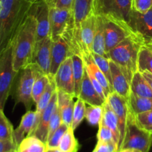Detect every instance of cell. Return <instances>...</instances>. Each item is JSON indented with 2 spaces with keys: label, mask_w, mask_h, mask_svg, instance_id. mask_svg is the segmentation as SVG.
<instances>
[{
  "label": "cell",
  "mask_w": 152,
  "mask_h": 152,
  "mask_svg": "<svg viewBox=\"0 0 152 152\" xmlns=\"http://www.w3.org/2000/svg\"><path fill=\"white\" fill-rule=\"evenodd\" d=\"M109 62L111 73L112 91L122 97L128 99L131 94V83L117 65L110 59Z\"/></svg>",
  "instance_id": "cell-17"
},
{
  "label": "cell",
  "mask_w": 152,
  "mask_h": 152,
  "mask_svg": "<svg viewBox=\"0 0 152 152\" xmlns=\"http://www.w3.org/2000/svg\"><path fill=\"white\" fill-rule=\"evenodd\" d=\"M71 56L69 48L63 37H61L55 41H52L51 53L50 76L52 77L56 74L60 65L66 59Z\"/></svg>",
  "instance_id": "cell-16"
},
{
  "label": "cell",
  "mask_w": 152,
  "mask_h": 152,
  "mask_svg": "<svg viewBox=\"0 0 152 152\" xmlns=\"http://www.w3.org/2000/svg\"><path fill=\"white\" fill-rule=\"evenodd\" d=\"M127 101L130 112L133 115L152 110V98L137 96L131 93Z\"/></svg>",
  "instance_id": "cell-28"
},
{
  "label": "cell",
  "mask_w": 152,
  "mask_h": 152,
  "mask_svg": "<svg viewBox=\"0 0 152 152\" xmlns=\"http://www.w3.org/2000/svg\"><path fill=\"white\" fill-rule=\"evenodd\" d=\"M95 1H94V3H95Z\"/></svg>",
  "instance_id": "cell-52"
},
{
  "label": "cell",
  "mask_w": 152,
  "mask_h": 152,
  "mask_svg": "<svg viewBox=\"0 0 152 152\" xmlns=\"http://www.w3.org/2000/svg\"><path fill=\"white\" fill-rule=\"evenodd\" d=\"M128 99L122 97L116 92H111L107 96L106 101L108 102L110 106L114 111L119 121V129L120 133V140H119V150L123 142L124 137L126 132L127 123H128V115H129V108L128 105Z\"/></svg>",
  "instance_id": "cell-11"
},
{
  "label": "cell",
  "mask_w": 152,
  "mask_h": 152,
  "mask_svg": "<svg viewBox=\"0 0 152 152\" xmlns=\"http://www.w3.org/2000/svg\"><path fill=\"white\" fill-rule=\"evenodd\" d=\"M28 1H30V2H31V3H34V2H35V1H38V0H28Z\"/></svg>",
  "instance_id": "cell-49"
},
{
  "label": "cell",
  "mask_w": 152,
  "mask_h": 152,
  "mask_svg": "<svg viewBox=\"0 0 152 152\" xmlns=\"http://www.w3.org/2000/svg\"><path fill=\"white\" fill-rule=\"evenodd\" d=\"M92 152H97V151H95V149H94V150H93V151H92Z\"/></svg>",
  "instance_id": "cell-51"
},
{
  "label": "cell",
  "mask_w": 152,
  "mask_h": 152,
  "mask_svg": "<svg viewBox=\"0 0 152 152\" xmlns=\"http://www.w3.org/2000/svg\"><path fill=\"white\" fill-rule=\"evenodd\" d=\"M97 152H117L119 151L117 144L114 142H97L95 148H94Z\"/></svg>",
  "instance_id": "cell-43"
},
{
  "label": "cell",
  "mask_w": 152,
  "mask_h": 152,
  "mask_svg": "<svg viewBox=\"0 0 152 152\" xmlns=\"http://www.w3.org/2000/svg\"><path fill=\"white\" fill-rule=\"evenodd\" d=\"M53 79L57 89L63 91L74 96V81L71 56L66 59L60 65Z\"/></svg>",
  "instance_id": "cell-14"
},
{
  "label": "cell",
  "mask_w": 152,
  "mask_h": 152,
  "mask_svg": "<svg viewBox=\"0 0 152 152\" xmlns=\"http://www.w3.org/2000/svg\"><path fill=\"white\" fill-rule=\"evenodd\" d=\"M58 94V106L61 114L62 122L65 123L68 127L72 126V122L74 96L63 91L57 89Z\"/></svg>",
  "instance_id": "cell-23"
},
{
  "label": "cell",
  "mask_w": 152,
  "mask_h": 152,
  "mask_svg": "<svg viewBox=\"0 0 152 152\" xmlns=\"http://www.w3.org/2000/svg\"><path fill=\"white\" fill-rule=\"evenodd\" d=\"M16 147L13 141L0 140V152H7L10 150L16 149Z\"/></svg>",
  "instance_id": "cell-45"
},
{
  "label": "cell",
  "mask_w": 152,
  "mask_h": 152,
  "mask_svg": "<svg viewBox=\"0 0 152 152\" xmlns=\"http://www.w3.org/2000/svg\"><path fill=\"white\" fill-rule=\"evenodd\" d=\"M128 24L144 41L152 39V7L144 13L132 10Z\"/></svg>",
  "instance_id": "cell-13"
},
{
  "label": "cell",
  "mask_w": 152,
  "mask_h": 152,
  "mask_svg": "<svg viewBox=\"0 0 152 152\" xmlns=\"http://www.w3.org/2000/svg\"><path fill=\"white\" fill-rule=\"evenodd\" d=\"M134 119L140 129L152 134V110L134 115Z\"/></svg>",
  "instance_id": "cell-37"
},
{
  "label": "cell",
  "mask_w": 152,
  "mask_h": 152,
  "mask_svg": "<svg viewBox=\"0 0 152 152\" xmlns=\"http://www.w3.org/2000/svg\"><path fill=\"white\" fill-rule=\"evenodd\" d=\"M46 152H61L58 148H47Z\"/></svg>",
  "instance_id": "cell-48"
},
{
  "label": "cell",
  "mask_w": 152,
  "mask_h": 152,
  "mask_svg": "<svg viewBox=\"0 0 152 152\" xmlns=\"http://www.w3.org/2000/svg\"><path fill=\"white\" fill-rule=\"evenodd\" d=\"M142 74L143 77H145L146 81H147L148 83L149 84V86H150L151 87V89L152 91V74H151V73L149 72H147V71L142 72Z\"/></svg>",
  "instance_id": "cell-46"
},
{
  "label": "cell",
  "mask_w": 152,
  "mask_h": 152,
  "mask_svg": "<svg viewBox=\"0 0 152 152\" xmlns=\"http://www.w3.org/2000/svg\"><path fill=\"white\" fill-rule=\"evenodd\" d=\"M77 98H80L85 103L90 105L103 106L106 101L101 97V96L94 88L86 70H85L84 74H83L81 87H80V93H79Z\"/></svg>",
  "instance_id": "cell-22"
},
{
  "label": "cell",
  "mask_w": 152,
  "mask_h": 152,
  "mask_svg": "<svg viewBox=\"0 0 152 152\" xmlns=\"http://www.w3.org/2000/svg\"><path fill=\"white\" fill-rule=\"evenodd\" d=\"M137 71L140 73L147 71L152 74V50L144 45L139 52Z\"/></svg>",
  "instance_id": "cell-32"
},
{
  "label": "cell",
  "mask_w": 152,
  "mask_h": 152,
  "mask_svg": "<svg viewBox=\"0 0 152 152\" xmlns=\"http://www.w3.org/2000/svg\"><path fill=\"white\" fill-rule=\"evenodd\" d=\"M57 88L55 86V81H54L53 77H51L50 81H49V84L46 86V90L44 91V92L43 93V94L41 95V96L40 97L39 100L37 101L36 105V114H37V119H36V123H35V126H34V129L33 131V132H34L35 129L37 128V124L39 123V120H40V115L42 114L43 111H44L45 108L47 107V105H49V102H50L51 99H52V96H53L54 93L56 91ZM33 134V133H32ZM31 134V135H32ZM31 136V135H30Z\"/></svg>",
  "instance_id": "cell-26"
},
{
  "label": "cell",
  "mask_w": 152,
  "mask_h": 152,
  "mask_svg": "<svg viewBox=\"0 0 152 152\" xmlns=\"http://www.w3.org/2000/svg\"><path fill=\"white\" fill-rule=\"evenodd\" d=\"M144 39L135 34L124 39L107 53V57L119 67L130 83L137 71V61Z\"/></svg>",
  "instance_id": "cell-2"
},
{
  "label": "cell",
  "mask_w": 152,
  "mask_h": 152,
  "mask_svg": "<svg viewBox=\"0 0 152 152\" xmlns=\"http://www.w3.org/2000/svg\"><path fill=\"white\" fill-rule=\"evenodd\" d=\"M31 4L28 0H0V55L13 42Z\"/></svg>",
  "instance_id": "cell-1"
},
{
  "label": "cell",
  "mask_w": 152,
  "mask_h": 152,
  "mask_svg": "<svg viewBox=\"0 0 152 152\" xmlns=\"http://www.w3.org/2000/svg\"><path fill=\"white\" fill-rule=\"evenodd\" d=\"M16 72L13 65V45L0 55V108L4 110Z\"/></svg>",
  "instance_id": "cell-6"
},
{
  "label": "cell",
  "mask_w": 152,
  "mask_h": 152,
  "mask_svg": "<svg viewBox=\"0 0 152 152\" xmlns=\"http://www.w3.org/2000/svg\"><path fill=\"white\" fill-rule=\"evenodd\" d=\"M21 74L16 90L15 103H22L26 111H30L34 103L32 99V88L36 78L40 74H43L35 64L29 63L21 69Z\"/></svg>",
  "instance_id": "cell-5"
},
{
  "label": "cell",
  "mask_w": 152,
  "mask_h": 152,
  "mask_svg": "<svg viewBox=\"0 0 152 152\" xmlns=\"http://www.w3.org/2000/svg\"><path fill=\"white\" fill-rule=\"evenodd\" d=\"M13 126L0 108V140L13 141Z\"/></svg>",
  "instance_id": "cell-34"
},
{
  "label": "cell",
  "mask_w": 152,
  "mask_h": 152,
  "mask_svg": "<svg viewBox=\"0 0 152 152\" xmlns=\"http://www.w3.org/2000/svg\"><path fill=\"white\" fill-rule=\"evenodd\" d=\"M36 27L35 19L29 13L12 42L13 65L16 72L31 63L36 42Z\"/></svg>",
  "instance_id": "cell-3"
},
{
  "label": "cell",
  "mask_w": 152,
  "mask_h": 152,
  "mask_svg": "<svg viewBox=\"0 0 152 152\" xmlns=\"http://www.w3.org/2000/svg\"><path fill=\"white\" fill-rule=\"evenodd\" d=\"M68 126L65 123H62L58 129L53 133V134L47 140L46 144L47 148H58L60 142L63 136L64 133L68 129Z\"/></svg>",
  "instance_id": "cell-39"
},
{
  "label": "cell",
  "mask_w": 152,
  "mask_h": 152,
  "mask_svg": "<svg viewBox=\"0 0 152 152\" xmlns=\"http://www.w3.org/2000/svg\"><path fill=\"white\" fill-rule=\"evenodd\" d=\"M62 118H61V114L60 112V110L58 108V106L55 108V111H54L53 114H52V117H51L50 122H49V131H48V137L47 140L53 134L54 132L58 129L62 123Z\"/></svg>",
  "instance_id": "cell-41"
},
{
  "label": "cell",
  "mask_w": 152,
  "mask_h": 152,
  "mask_svg": "<svg viewBox=\"0 0 152 152\" xmlns=\"http://www.w3.org/2000/svg\"><path fill=\"white\" fill-rule=\"evenodd\" d=\"M46 144L35 136L24 138L16 147V152H46Z\"/></svg>",
  "instance_id": "cell-30"
},
{
  "label": "cell",
  "mask_w": 152,
  "mask_h": 152,
  "mask_svg": "<svg viewBox=\"0 0 152 152\" xmlns=\"http://www.w3.org/2000/svg\"><path fill=\"white\" fill-rule=\"evenodd\" d=\"M7 152H16V149H13V150H10V151H7Z\"/></svg>",
  "instance_id": "cell-50"
},
{
  "label": "cell",
  "mask_w": 152,
  "mask_h": 152,
  "mask_svg": "<svg viewBox=\"0 0 152 152\" xmlns=\"http://www.w3.org/2000/svg\"><path fill=\"white\" fill-rule=\"evenodd\" d=\"M51 77L52 76L40 74L36 78L32 88V99L34 104L37 103L41 95L46 90V86L50 81Z\"/></svg>",
  "instance_id": "cell-33"
},
{
  "label": "cell",
  "mask_w": 152,
  "mask_h": 152,
  "mask_svg": "<svg viewBox=\"0 0 152 152\" xmlns=\"http://www.w3.org/2000/svg\"><path fill=\"white\" fill-rule=\"evenodd\" d=\"M57 105H58V94H57L56 90V91L54 93L49 105H47V107L45 108V110L40 115L37 128L31 136L37 137L40 140L46 143L48 137L49 122H50L51 117H52Z\"/></svg>",
  "instance_id": "cell-15"
},
{
  "label": "cell",
  "mask_w": 152,
  "mask_h": 152,
  "mask_svg": "<svg viewBox=\"0 0 152 152\" xmlns=\"http://www.w3.org/2000/svg\"><path fill=\"white\" fill-rule=\"evenodd\" d=\"M49 8H68L71 9L73 0H44Z\"/></svg>",
  "instance_id": "cell-44"
},
{
  "label": "cell",
  "mask_w": 152,
  "mask_h": 152,
  "mask_svg": "<svg viewBox=\"0 0 152 152\" xmlns=\"http://www.w3.org/2000/svg\"><path fill=\"white\" fill-rule=\"evenodd\" d=\"M132 7L139 13H146L152 7V0H133Z\"/></svg>",
  "instance_id": "cell-42"
},
{
  "label": "cell",
  "mask_w": 152,
  "mask_h": 152,
  "mask_svg": "<svg viewBox=\"0 0 152 152\" xmlns=\"http://www.w3.org/2000/svg\"><path fill=\"white\" fill-rule=\"evenodd\" d=\"M95 16H96V22H95V35L92 45V52L108 58L107 53L106 51L104 22L101 15L95 14Z\"/></svg>",
  "instance_id": "cell-24"
},
{
  "label": "cell",
  "mask_w": 152,
  "mask_h": 152,
  "mask_svg": "<svg viewBox=\"0 0 152 152\" xmlns=\"http://www.w3.org/2000/svg\"><path fill=\"white\" fill-rule=\"evenodd\" d=\"M72 62V75L74 81V96L77 99L80 91L85 67L81 56L77 54H73L71 56Z\"/></svg>",
  "instance_id": "cell-27"
},
{
  "label": "cell",
  "mask_w": 152,
  "mask_h": 152,
  "mask_svg": "<svg viewBox=\"0 0 152 152\" xmlns=\"http://www.w3.org/2000/svg\"><path fill=\"white\" fill-rule=\"evenodd\" d=\"M103 106L99 105H90L86 106L85 119L91 126H98L102 119Z\"/></svg>",
  "instance_id": "cell-36"
},
{
  "label": "cell",
  "mask_w": 152,
  "mask_h": 152,
  "mask_svg": "<svg viewBox=\"0 0 152 152\" xmlns=\"http://www.w3.org/2000/svg\"><path fill=\"white\" fill-rule=\"evenodd\" d=\"M94 1L95 0H73L71 8L72 13V20L79 39L80 23L87 16L94 13Z\"/></svg>",
  "instance_id": "cell-19"
},
{
  "label": "cell",
  "mask_w": 152,
  "mask_h": 152,
  "mask_svg": "<svg viewBox=\"0 0 152 152\" xmlns=\"http://www.w3.org/2000/svg\"><path fill=\"white\" fill-rule=\"evenodd\" d=\"M29 13L34 17L37 24L36 41H39L50 35L49 7L44 0H38L32 3Z\"/></svg>",
  "instance_id": "cell-9"
},
{
  "label": "cell",
  "mask_w": 152,
  "mask_h": 152,
  "mask_svg": "<svg viewBox=\"0 0 152 152\" xmlns=\"http://www.w3.org/2000/svg\"><path fill=\"white\" fill-rule=\"evenodd\" d=\"M101 123L105 125L107 127H108L114 134L116 140L118 141V147L119 145V140H120V133H119V121L116 117V114L108 102L105 101V102L103 105V116L102 119L101 120Z\"/></svg>",
  "instance_id": "cell-29"
},
{
  "label": "cell",
  "mask_w": 152,
  "mask_h": 152,
  "mask_svg": "<svg viewBox=\"0 0 152 152\" xmlns=\"http://www.w3.org/2000/svg\"><path fill=\"white\" fill-rule=\"evenodd\" d=\"M85 111H86V103L80 98H77V100L74 104L72 122L71 126L74 131L78 127L79 125L85 118Z\"/></svg>",
  "instance_id": "cell-35"
},
{
  "label": "cell",
  "mask_w": 152,
  "mask_h": 152,
  "mask_svg": "<svg viewBox=\"0 0 152 152\" xmlns=\"http://www.w3.org/2000/svg\"><path fill=\"white\" fill-rule=\"evenodd\" d=\"M99 15H101L104 22L107 53L128 37L137 34L126 21L110 14Z\"/></svg>",
  "instance_id": "cell-4"
},
{
  "label": "cell",
  "mask_w": 152,
  "mask_h": 152,
  "mask_svg": "<svg viewBox=\"0 0 152 152\" xmlns=\"http://www.w3.org/2000/svg\"><path fill=\"white\" fill-rule=\"evenodd\" d=\"M80 56H81L82 59H83L85 70H86V71L87 72V74L93 76V77L98 80V83H99L101 85V86H102L106 96L107 97V96H108L111 92H113V91H112L111 87H110V83H108L105 76H104V74L101 72V71L99 69L98 65H96V63H95V61H94L91 53L85 51L82 52Z\"/></svg>",
  "instance_id": "cell-20"
},
{
  "label": "cell",
  "mask_w": 152,
  "mask_h": 152,
  "mask_svg": "<svg viewBox=\"0 0 152 152\" xmlns=\"http://www.w3.org/2000/svg\"><path fill=\"white\" fill-rule=\"evenodd\" d=\"M117 152H142L137 149H132V148H122L119 150Z\"/></svg>",
  "instance_id": "cell-47"
},
{
  "label": "cell",
  "mask_w": 152,
  "mask_h": 152,
  "mask_svg": "<svg viewBox=\"0 0 152 152\" xmlns=\"http://www.w3.org/2000/svg\"><path fill=\"white\" fill-rule=\"evenodd\" d=\"M133 0H95V14H110L128 23L132 12Z\"/></svg>",
  "instance_id": "cell-8"
},
{
  "label": "cell",
  "mask_w": 152,
  "mask_h": 152,
  "mask_svg": "<svg viewBox=\"0 0 152 152\" xmlns=\"http://www.w3.org/2000/svg\"><path fill=\"white\" fill-rule=\"evenodd\" d=\"M37 114L36 111H28L21 119L19 126L13 132V141L17 146L21 141L33 133L35 126Z\"/></svg>",
  "instance_id": "cell-21"
},
{
  "label": "cell",
  "mask_w": 152,
  "mask_h": 152,
  "mask_svg": "<svg viewBox=\"0 0 152 152\" xmlns=\"http://www.w3.org/2000/svg\"><path fill=\"white\" fill-rule=\"evenodd\" d=\"M98 126H99V128H98V132L97 134L98 141L105 142H114V143L117 144L118 145V141L113 132L101 122H100ZM118 148H119V147H118Z\"/></svg>",
  "instance_id": "cell-40"
},
{
  "label": "cell",
  "mask_w": 152,
  "mask_h": 152,
  "mask_svg": "<svg viewBox=\"0 0 152 152\" xmlns=\"http://www.w3.org/2000/svg\"><path fill=\"white\" fill-rule=\"evenodd\" d=\"M52 45V39L50 35L36 41L31 60V63L35 64L43 74L49 76H50Z\"/></svg>",
  "instance_id": "cell-10"
},
{
  "label": "cell",
  "mask_w": 152,
  "mask_h": 152,
  "mask_svg": "<svg viewBox=\"0 0 152 152\" xmlns=\"http://www.w3.org/2000/svg\"><path fill=\"white\" fill-rule=\"evenodd\" d=\"M72 17V13L71 9L49 8L50 36L52 41L63 37Z\"/></svg>",
  "instance_id": "cell-12"
},
{
  "label": "cell",
  "mask_w": 152,
  "mask_h": 152,
  "mask_svg": "<svg viewBox=\"0 0 152 152\" xmlns=\"http://www.w3.org/2000/svg\"><path fill=\"white\" fill-rule=\"evenodd\" d=\"M95 22L96 16L95 13H92L83 19L80 23L79 36L83 52H92V45L95 31Z\"/></svg>",
  "instance_id": "cell-18"
},
{
  "label": "cell",
  "mask_w": 152,
  "mask_h": 152,
  "mask_svg": "<svg viewBox=\"0 0 152 152\" xmlns=\"http://www.w3.org/2000/svg\"><path fill=\"white\" fill-rule=\"evenodd\" d=\"M92 58H93L94 61L98 65L99 69L101 70V72L104 74L105 77L107 78V81L110 83V86L111 87V83H112V79H111V73H110V62H109L108 58L105 57V56H101V55L96 54V53L91 52Z\"/></svg>",
  "instance_id": "cell-38"
},
{
  "label": "cell",
  "mask_w": 152,
  "mask_h": 152,
  "mask_svg": "<svg viewBox=\"0 0 152 152\" xmlns=\"http://www.w3.org/2000/svg\"><path fill=\"white\" fill-rule=\"evenodd\" d=\"M131 93L137 96L152 98V91L142 74L137 71L131 79Z\"/></svg>",
  "instance_id": "cell-25"
},
{
  "label": "cell",
  "mask_w": 152,
  "mask_h": 152,
  "mask_svg": "<svg viewBox=\"0 0 152 152\" xmlns=\"http://www.w3.org/2000/svg\"><path fill=\"white\" fill-rule=\"evenodd\" d=\"M58 149L61 152H77L79 149V143L74 134V130L69 127L64 133L59 145Z\"/></svg>",
  "instance_id": "cell-31"
},
{
  "label": "cell",
  "mask_w": 152,
  "mask_h": 152,
  "mask_svg": "<svg viewBox=\"0 0 152 152\" xmlns=\"http://www.w3.org/2000/svg\"><path fill=\"white\" fill-rule=\"evenodd\" d=\"M151 145L152 134L140 129L134 122V115L129 111L126 132L120 149L132 148L142 152H149Z\"/></svg>",
  "instance_id": "cell-7"
}]
</instances>
